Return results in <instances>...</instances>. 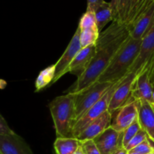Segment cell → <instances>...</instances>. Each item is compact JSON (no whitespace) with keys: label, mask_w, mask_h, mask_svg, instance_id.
Masks as SVG:
<instances>
[{"label":"cell","mask_w":154,"mask_h":154,"mask_svg":"<svg viewBox=\"0 0 154 154\" xmlns=\"http://www.w3.org/2000/svg\"><path fill=\"white\" fill-rule=\"evenodd\" d=\"M142 39H133L130 37L116 53L109 66L102 73L98 82L113 83L123 79L136 60L141 48Z\"/></svg>","instance_id":"1"},{"label":"cell","mask_w":154,"mask_h":154,"mask_svg":"<svg viewBox=\"0 0 154 154\" xmlns=\"http://www.w3.org/2000/svg\"><path fill=\"white\" fill-rule=\"evenodd\" d=\"M57 138H72L75 118V102L72 93L56 97L49 104Z\"/></svg>","instance_id":"2"},{"label":"cell","mask_w":154,"mask_h":154,"mask_svg":"<svg viewBox=\"0 0 154 154\" xmlns=\"http://www.w3.org/2000/svg\"><path fill=\"white\" fill-rule=\"evenodd\" d=\"M123 45L124 44L113 45L101 51H96V55L93 57L89 67L81 77L78 78L72 90L69 93H78L96 83L109 66L116 53Z\"/></svg>","instance_id":"3"},{"label":"cell","mask_w":154,"mask_h":154,"mask_svg":"<svg viewBox=\"0 0 154 154\" xmlns=\"http://www.w3.org/2000/svg\"><path fill=\"white\" fill-rule=\"evenodd\" d=\"M116 82L109 83L96 81L91 86L81 91L75 93H71L73 94L75 102V118L73 126Z\"/></svg>","instance_id":"4"},{"label":"cell","mask_w":154,"mask_h":154,"mask_svg":"<svg viewBox=\"0 0 154 154\" xmlns=\"http://www.w3.org/2000/svg\"><path fill=\"white\" fill-rule=\"evenodd\" d=\"M151 3L148 0H111L113 21L130 26Z\"/></svg>","instance_id":"5"},{"label":"cell","mask_w":154,"mask_h":154,"mask_svg":"<svg viewBox=\"0 0 154 154\" xmlns=\"http://www.w3.org/2000/svg\"><path fill=\"white\" fill-rule=\"evenodd\" d=\"M123 79L120 80L119 81L116 82L114 85L111 86V88L105 93V95L75 123L72 129V138H76L90 123H92L93 120H96L105 111H108V107H109L111 97Z\"/></svg>","instance_id":"6"},{"label":"cell","mask_w":154,"mask_h":154,"mask_svg":"<svg viewBox=\"0 0 154 154\" xmlns=\"http://www.w3.org/2000/svg\"><path fill=\"white\" fill-rule=\"evenodd\" d=\"M130 37V30L126 24H121L112 21V23L107 29L99 32V38L96 43V51L113 46L122 45Z\"/></svg>","instance_id":"7"},{"label":"cell","mask_w":154,"mask_h":154,"mask_svg":"<svg viewBox=\"0 0 154 154\" xmlns=\"http://www.w3.org/2000/svg\"><path fill=\"white\" fill-rule=\"evenodd\" d=\"M136 78L137 74L134 72H129L123 78L111 97L108 107L110 113L113 114L132 100V90Z\"/></svg>","instance_id":"8"},{"label":"cell","mask_w":154,"mask_h":154,"mask_svg":"<svg viewBox=\"0 0 154 154\" xmlns=\"http://www.w3.org/2000/svg\"><path fill=\"white\" fill-rule=\"evenodd\" d=\"M80 34H81V29L78 26V29H76V32L74 34L72 40L70 41L69 45L66 48V51H64L61 57L59 59L58 61L54 64L55 65V75H54V78L52 84L57 82L65 74L68 73L69 66L73 61L77 54L82 48L81 41H80Z\"/></svg>","instance_id":"9"},{"label":"cell","mask_w":154,"mask_h":154,"mask_svg":"<svg viewBox=\"0 0 154 154\" xmlns=\"http://www.w3.org/2000/svg\"><path fill=\"white\" fill-rule=\"evenodd\" d=\"M154 56V23L153 24L147 34L141 41L139 53L132 66H131L129 72H134L137 75L145 67Z\"/></svg>","instance_id":"10"},{"label":"cell","mask_w":154,"mask_h":154,"mask_svg":"<svg viewBox=\"0 0 154 154\" xmlns=\"http://www.w3.org/2000/svg\"><path fill=\"white\" fill-rule=\"evenodd\" d=\"M123 132L110 126L93 139L101 154H111L123 147Z\"/></svg>","instance_id":"11"},{"label":"cell","mask_w":154,"mask_h":154,"mask_svg":"<svg viewBox=\"0 0 154 154\" xmlns=\"http://www.w3.org/2000/svg\"><path fill=\"white\" fill-rule=\"evenodd\" d=\"M117 111V114L111 126L118 132H123L134 122L138 120V100L132 99Z\"/></svg>","instance_id":"12"},{"label":"cell","mask_w":154,"mask_h":154,"mask_svg":"<svg viewBox=\"0 0 154 154\" xmlns=\"http://www.w3.org/2000/svg\"><path fill=\"white\" fill-rule=\"evenodd\" d=\"M112 117V114L108 111H106L96 120L90 123L76 137V138L81 142H84L88 140H93L111 126Z\"/></svg>","instance_id":"13"},{"label":"cell","mask_w":154,"mask_h":154,"mask_svg":"<svg viewBox=\"0 0 154 154\" xmlns=\"http://www.w3.org/2000/svg\"><path fill=\"white\" fill-rule=\"evenodd\" d=\"M0 153L2 154H33L29 146L15 132L0 135Z\"/></svg>","instance_id":"14"},{"label":"cell","mask_w":154,"mask_h":154,"mask_svg":"<svg viewBox=\"0 0 154 154\" xmlns=\"http://www.w3.org/2000/svg\"><path fill=\"white\" fill-rule=\"evenodd\" d=\"M153 87L150 81L148 68L144 67L137 75L132 93V99L135 100L144 99L152 103Z\"/></svg>","instance_id":"15"},{"label":"cell","mask_w":154,"mask_h":154,"mask_svg":"<svg viewBox=\"0 0 154 154\" xmlns=\"http://www.w3.org/2000/svg\"><path fill=\"white\" fill-rule=\"evenodd\" d=\"M153 23L154 2L138 17L133 23L128 26L130 30L131 38L136 40L142 39Z\"/></svg>","instance_id":"16"},{"label":"cell","mask_w":154,"mask_h":154,"mask_svg":"<svg viewBox=\"0 0 154 154\" xmlns=\"http://www.w3.org/2000/svg\"><path fill=\"white\" fill-rule=\"evenodd\" d=\"M96 53V45L81 48L69 66L68 72L76 75L78 78L81 77L89 67Z\"/></svg>","instance_id":"17"},{"label":"cell","mask_w":154,"mask_h":154,"mask_svg":"<svg viewBox=\"0 0 154 154\" xmlns=\"http://www.w3.org/2000/svg\"><path fill=\"white\" fill-rule=\"evenodd\" d=\"M138 122L141 129L154 144V107L147 101L138 100Z\"/></svg>","instance_id":"18"},{"label":"cell","mask_w":154,"mask_h":154,"mask_svg":"<svg viewBox=\"0 0 154 154\" xmlns=\"http://www.w3.org/2000/svg\"><path fill=\"white\" fill-rule=\"evenodd\" d=\"M93 11L96 16L98 29L100 32L108 23L113 21L111 2H107L104 1L103 2L96 6Z\"/></svg>","instance_id":"19"},{"label":"cell","mask_w":154,"mask_h":154,"mask_svg":"<svg viewBox=\"0 0 154 154\" xmlns=\"http://www.w3.org/2000/svg\"><path fill=\"white\" fill-rule=\"evenodd\" d=\"M81 146L76 138H57L54 144L57 154H74Z\"/></svg>","instance_id":"20"},{"label":"cell","mask_w":154,"mask_h":154,"mask_svg":"<svg viewBox=\"0 0 154 154\" xmlns=\"http://www.w3.org/2000/svg\"><path fill=\"white\" fill-rule=\"evenodd\" d=\"M55 75V65H51L40 72L35 81L36 92L42 90L53 82Z\"/></svg>","instance_id":"21"},{"label":"cell","mask_w":154,"mask_h":154,"mask_svg":"<svg viewBox=\"0 0 154 154\" xmlns=\"http://www.w3.org/2000/svg\"><path fill=\"white\" fill-rule=\"evenodd\" d=\"M99 35V31L98 28L87 29L81 30L80 41L82 48H86L92 45H96Z\"/></svg>","instance_id":"22"},{"label":"cell","mask_w":154,"mask_h":154,"mask_svg":"<svg viewBox=\"0 0 154 154\" xmlns=\"http://www.w3.org/2000/svg\"><path fill=\"white\" fill-rule=\"evenodd\" d=\"M78 27L81 30L98 28L96 16H95V13L93 10L87 9L86 12L82 15L81 20H80Z\"/></svg>","instance_id":"23"},{"label":"cell","mask_w":154,"mask_h":154,"mask_svg":"<svg viewBox=\"0 0 154 154\" xmlns=\"http://www.w3.org/2000/svg\"><path fill=\"white\" fill-rule=\"evenodd\" d=\"M141 129V126H140V123L138 122V120H136L135 122H134L131 126H129L126 130L123 132V148L127 146V144H129V141L134 138L135 135L139 132Z\"/></svg>","instance_id":"24"},{"label":"cell","mask_w":154,"mask_h":154,"mask_svg":"<svg viewBox=\"0 0 154 154\" xmlns=\"http://www.w3.org/2000/svg\"><path fill=\"white\" fill-rule=\"evenodd\" d=\"M148 135H147V133H146L143 129H141V130L134 136V138L129 141V144H127V146L125 147V149H126L128 152H129L130 150H132V149L135 148V147H137V146L139 145L140 144L144 142V141L148 139Z\"/></svg>","instance_id":"25"},{"label":"cell","mask_w":154,"mask_h":154,"mask_svg":"<svg viewBox=\"0 0 154 154\" xmlns=\"http://www.w3.org/2000/svg\"><path fill=\"white\" fill-rule=\"evenodd\" d=\"M150 140L148 138L147 140L144 141L139 145L135 147V148L130 150V153H135L137 154H147L154 152V147H153L152 144H150ZM129 153V152H128Z\"/></svg>","instance_id":"26"},{"label":"cell","mask_w":154,"mask_h":154,"mask_svg":"<svg viewBox=\"0 0 154 154\" xmlns=\"http://www.w3.org/2000/svg\"><path fill=\"white\" fill-rule=\"evenodd\" d=\"M81 146L84 154H101L93 140H88L81 142Z\"/></svg>","instance_id":"27"},{"label":"cell","mask_w":154,"mask_h":154,"mask_svg":"<svg viewBox=\"0 0 154 154\" xmlns=\"http://www.w3.org/2000/svg\"><path fill=\"white\" fill-rule=\"evenodd\" d=\"M14 131L9 127L4 117L0 114V135H8L14 133Z\"/></svg>","instance_id":"28"},{"label":"cell","mask_w":154,"mask_h":154,"mask_svg":"<svg viewBox=\"0 0 154 154\" xmlns=\"http://www.w3.org/2000/svg\"><path fill=\"white\" fill-rule=\"evenodd\" d=\"M105 0H87V9L94 10L96 6L102 3Z\"/></svg>","instance_id":"29"},{"label":"cell","mask_w":154,"mask_h":154,"mask_svg":"<svg viewBox=\"0 0 154 154\" xmlns=\"http://www.w3.org/2000/svg\"><path fill=\"white\" fill-rule=\"evenodd\" d=\"M111 154H128V151L125 148L122 147V148H120L118 149V150H115V151H114Z\"/></svg>","instance_id":"30"},{"label":"cell","mask_w":154,"mask_h":154,"mask_svg":"<svg viewBox=\"0 0 154 154\" xmlns=\"http://www.w3.org/2000/svg\"><path fill=\"white\" fill-rule=\"evenodd\" d=\"M74 154H84V150H83L82 147H81V146H80V147L78 148V150H77L76 152H75Z\"/></svg>","instance_id":"31"},{"label":"cell","mask_w":154,"mask_h":154,"mask_svg":"<svg viewBox=\"0 0 154 154\" xmlns=\"http://www.w3.org/2000/svg\"><path fill=\"white\" fill-rule=\"evenodd\" d=\"M152 105L154 107V90H153V99H152Z\"/></svg>","instance_id":"32"},{"label":"cell","mask_w":154,"mask_h":154,"mask_svg":"<svg viewBox=\"0 0 154 154\" xmlns=\"http://www.w3.org/2000/svg\"><path fill=\"white\" fill-rule=\"evenodd\" d=\"M149 2H154V0H148Z\"/></svg>","instance_id":"33"},{"label":"cell","mask_w":154,"mask_h":154,"mask_svg":"<svg viewBox=\"0 0 154 154\" xmlns=\"http://www.w3.org/2000/svg\"><path fill=\"white\" fill-rule=\"evenodd\" d=\"M128 154H137V153H130V152H129Z\"/></svg>","instance_id":"34"},{"label":"cell","mask_w":154,"mask_h":154,"mask_svg":"<svg viewBox=\"0 0 154 154\" xmlns=\"http://www.w3.org/2000/svg\"><path fill=\"white\" fill-rule=\"evenodd\" d=\"M147 154H154V152H152V153H147Z\"/></svg>","instance_id":"35"},{"label":"cell","mask_w":154,"mask_h":154,"mask_svg":"<svg viewBox=\"0 0 154 154\" xmlns=\"http://www.w3.org/2000/svg\"><path fill=\"white\" fill-rule=\"evenodd\" d=\"M0 154H2V153H0Z\"/></svg>","instance_id":"36"}]
</instances>
